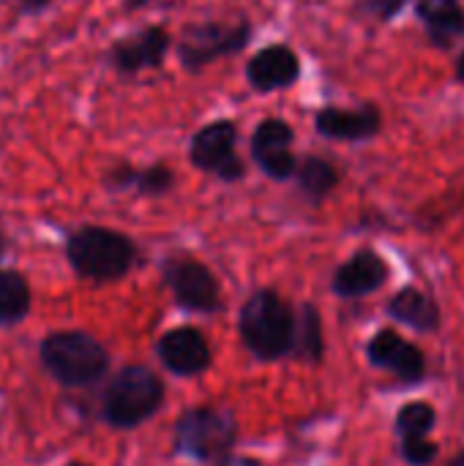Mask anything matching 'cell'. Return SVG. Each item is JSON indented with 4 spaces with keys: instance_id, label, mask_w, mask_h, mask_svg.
Masks as SVG:
<instances>
[{
    "instance_id": "cell-4",
    "label": "cell",
    "mask_w": 464,
    "mask_h": 466,
    "mask_svg": "<svg viewBox=\"0 0 464 466\" xmlns=\"http://www.w3.org/2000/svg\"><path fill=\"white\" fill-rule=\"evenodd\" d=\"M164 401L161 380L145 366H126L115 374L104 393V420L115 429H134L145 423Z\"/></svg>"
},
{
    "instance_id": "cell-2",
    "label": "cell",
    "mask_w": 464,
    "mask_h": 466,
    "mask_svg": "<svg viewBox=\"0 0 464 466\" xmlns=\"http://www.w3.org/2000/svg\"><path fill=\"white\" fill-rule=\"evenodd\" d=\"M44 369L66 388H85L107 371V350L88 333L63 330L41 341Z\"/></svg>"
},
{
    "instance_id": "cell-28",
    "label": "cell",
    "mask_w": 464,
    "mask_h": 466,
    "mask_svg": "<svg viewBox=\"0 0 464 466\" xmlns=\"http://www.w3.org/2000/svg\"><path fill=\"white\" fill-rule=\"evenodd\" d=\"M451 466H464V453H462V456H459V459H457V461H454V464H451Z\"/></svg>"
},
{
    "instance_id": "cell-12",
    "label": "cell",
    "mask_w": 464,
    "mask_h": 466,
    "mask_svg": "<svg viewBox=\"0 0 464 466\" xmlns=\"http://www.w3.org/2000/svg\"><path fill=\"white\" fill-rule=\"evenodd\" d=\"M435 410L424 401H413L407 407H402V412L397 415V431H399V445H402V456L416 466L429 464L438 456L435 442L429 440V431L435 429Z\"/></svg>"
},
{
    "instance_id": "cell-15",
    "label": "cell",
    "mask_w": 464,
    "mask_h": 466,
    "mask_svg": "<svg viewBox=\"0 0 464 466\" xmlns=\"http://www.w3.org/2000/svg\"><path fill=\"white\" fill-rule=\"evenodd\" d=\"M317 131L328 139L342 142H358L369 139L380 131V109L377 106H361V109H342V106H325L317 112Z\"/></svg>"
},
{
    "instance_id": "cell-14",
    "label": "cell",
    "mask_w": 464,
    "mask_h": 466,
    "mask_svg": "<svg viewBox=\"0 0 464 466\" xmlns=\"http://www.w3.org/2000/svg\"><path fill=\"white\" fill-rule=\"evenodd\" d=\"M388 279V265L377 251H358L353 254L334 276V292L339 298H364L380 289Z\"/></svg>"
},
{
    "instance_id": "cell-11",
    "label": "cell",
    "mask_w": 464,
    "mask_h": 466,
    "mask_svg": "<svg viewBox=\"0 0 464 466\" xmlns=\"http://www.w3.org/2000/svg\"><path fill=\"white\" fill-rule=\"evenodd\" d=\"M156 352H159V360L178 377H194L211 366V347L205 336L194 328L167 330L159 339Z\"/></svg>"
},
{
    "instance_id": "cell-25",
    "label": "cell",
    "mask_w": 464,
    "mask_h": 466,
    "mask_svg": "<svg viewBox=\"0 0 464 466\" xmlns=\"http://www.w3.org/2000/svg\"><path fill=\"white\" fill-rule=\"evenodd\" d=\"M19 3H22L25 8H30V11H36V8H44L49 0H19Z\"/></svg>"
},
{
    "instance_id": "cell-1",
    "label": "cell",
    "mask_w": 464,
    "mask_h": 466,
    "mask_svg": "<svg viewBox=\"0 0 464 466\" xmlns=\"http://www.w3.org/2000/svg\"><path fill=\"white\" fill-rule=\"evenodd\" d=\"M241 339L260 360H276L295 352L298 317L293 309L271 289H263L246 300L241 309Z\"/></svg>"
},
{
    "instance_id": "cell-22",
    "label": "cell",
    "mask_w": 464,
    "mask_h": 466,
    "mask_svg": "<svg viewBox=\"0 0 464 466\" xmlns=\"http://www.w3.org/2000/svg\"><path fill=\"white\" fill-rule=\"evenodd\" d=\"M172 183H175L172 169H167V167H161V164H159V167H148V169L137 172V177H134L137 191H139V194H148V197H159V194L170 191Z\"/></svg>"
},
{
    "instance_id": "cell-5",
    "label": "cell",
    "mask_w": 464,
    "mask_h": 466,
    "mask_svg": "<svg viewBox=\"0 0 464 466\" xmlns=\"http://www.w3.org/2000/svg\"><path fill=\"white\" fill-rule=\"evenodd\" d=\"M235 420L213 407L189 410L175 423V451L197 461L222 459L235 442Z\"/></svg>"
},
{
    "instance_id": "cell-26",
    "label": "cell",
    "mask_w": 464,
    "mask_h": 466,
    "mask_svg": "<svg viewBox=\"0 0 464 466\" xmlns=\"http://www.w3.org/2000/svg\"><path fill=\"white\" fill-rule=\"evenodd\" d=\"M150 0H126V8H142V5H148Z\"/></svg>"
},
{
    "instance_id": "cell-18",
    "label": "cell",
    "mask_w": 464,
    "mask_h": 466,
    "mask_svg": "<svg viewBox=\"0 0 464 466\" xmlns=\"http://www.w3.org/2000/svg\"><path fill=\"white\" fill-rule=\"evenodd\" d=\"M388 314L402 322V325H410L413 330H421V333H432L438 325H440V311L435 306V300L429 295H424L421 289H402L391 303H388Z\"/></svg>"
},
{
    "instance_id": "cell-24",
    "label": "cell",
    "mask_w": 464,
    "mask_h": 466,
    "mask_svg": "<svg viewBox=\"0 0 464 466\" xmlns=\"http://www.w3.org/2000/svg\"><path fill=\"white\" fill-rule=\"evenodd\" d=\"M219 466H260L254 459H243V456H232V459H224Z\"/></svg>"
},
{
    "instance_id": "cell-30",
    "label": "cell",
    "mask_w": 464,
    "mask_h": 466,
    "mask_svg": "<svg viewBox=\"0 0 464 466\" xmlns=\"http://www.w3.org/2000/svg\"><path fill=\"white\" fill-rule=\"evenodd\" d=\"M68 466H85V464H68Z\"/></svg>"
},
{
    "instance_id": "cell-17",
    "label": "cell",
    "mask_w": 464,
    "mask_h": 466,
    "mask_svg": "<svg viewBox=\"0 0 464 466\" xmlns=\"http://www.w3.org/2000/svg\"><path fill=\"white\" fill-rule=\"evenodd\" d=\"M418 16L435 46H451L464 33V8L459 0H418Z\"/></svg>"
},
{
    "instance_id": "cell-7",
    "label": "cell",
    "mask_w": 464,
    "mask_h": 466,
    "mask_svg": "<svg viewBox=\"0 0 464 466\" xmlns=\"http://www.w3.org/2000/svg\"><path fill=\"white\" fill-rule=\"evenodd\" d=\"M249 35H252V27H249L246 19L232 25V27H224V25H216V22L194 25V27H189L183 33L178 55H180V63L189 71H197V68L208 66L211 60H216L222 55H235L238 49H243Z\"/></svg>"
},
{
    "instance_id": "cell-20",
    "label": "cell",
    "mask_w": 464,
    "mask_h": 466,
    "mask_svg": "<svg viewBox=\"0 0 464 466\" xmlns=\"http://www.w3.org/2000/svg\"><path fill=\"white\" fill-rule=\"evenodd\" d=\"M295 177H298L301 191L309 194L312 199L328 197V194L336 188V183H339L336 167H334L331 161H325V158H306V161L298 167Z\"/></svg>"
},
{
    "instance_id": "cell-16",
    "label": "cell",
    "mask_w": 464,
    "mask_h": 466,
    "mask_svg": "<svg viewBox=\"0 0 464 466\" xmlns=\"http://www.w3.org/2000/svg\"><path fill=\"white\" fill-rule=\"evenodd\" d=\"M170 49V33L164 27H148L131 38H123L112 49V63L118 71L134 74L142 68H159Z\"/></svg>"
},
{
    "instance_id": "cell-3",
    "label": "cell",
    "mask_w": 464,
    "mask_h": 466,
    "mask_svg": "<svg viewBox=\"0 0 464 466\" xmlns=\"http://www.w3.org/2000/svg\"><path fill=\"white\" fill-rule=\"evenodd\" d=\"M66 254H68L71 268L79 276L93 279V281H112L129 273V268L134 265L137 248L120 232L85 227L68 238Z\"/></svg>"
},
{
    "instance_id": "cell-23",
    "label": "cell",
    "mask_w": 464,
    "mask_h": 466,
    "mask_svg": "<svg viewBox=\"0 0 464 466\" xmlns=\"http://www.w3.org/2000/svg\"><path fill=\"white\" fill-rule=\"evenodd\" d=\"M405 5H407V0H361V8H364L369 16H377V19H391V16H397Z\"/></svg>"
},
{
    "instance_id": "cell-19",
    "label": "cell",
    "mask_w": 464,
    "mask_h": 466,
    "mask_svg": "<svg viewBox=\"0 0 464 466\" xmlns=\"http://www.w3.org/2000/svg\"><path fill=\"white\" fill-rule=\"evenodd\" d=\"M30 311V287L14 270H0V325L19 322Z\"/></svg>"
},
{
    "instance_id": "cell-29",
    "label": "cell",
    "mask_w": 464,
    "mask_h": 466,
    "mask_svg": "<svg viewBox=\"0 0 464 466\" xmlns=\"http://www.w3.org/2000/svg\"><path fill=\"white\" fill-rule=\"evenodd\" d=\"M0 257H3V235H0Z\"/></svg>"
},
{
    "instance_id": "cell-6",
    "label": "cell",
    "mask_w": 464,
    "mask_h": 466,
    "mask_svg": "<svg viewBox=\"0 0 464 466\" xmlns=\"http://www.w3.org/2000/svg\"><path fill=\"white\" fill-rule=\"evenodd\" d=\"M235 139L238 128L232 120H216L202 126L191 139V164L222 180H241L246 169L235 153Z\"/></svg>"
},
{
    "instance_id": "cell-10",
    "label": "cell",
    "mask_w": 464,
    "mask_h": 466,
    "mask_svg": "<svg viewBox=\"0 0 464 466\" xmlns=\"http://www.w3.org/2000/svg\"><path fill=\"white\" fill-rule=\"evenodd\" d=\"M366 355H369V363L383 369V371H391L397 380L413 385V382H421L424 377V352L410 344L407 339H402L397 330H380L369 347H366Z\"/></svg>"
},
{
    "instance_id": "cell-27",
    "label": "cell",
    "mask_w": 464,
    "mask_h": 466,
    "mask_svg": "<svg viewBox=\"0 0 464 466\" xmlns=\"http://www.w3.org/2000/svg\"><path fill=\"white\" fill-rule=\"evenodd\" d=\"M457 76L464 82V52H462V57H459V63H457Z\"/></svg>"
},
{
    "instance_id": "cell-9",
    "label": "cell",
    "mask_w": 464,
    "mask_h": 466,
    "mask_svg": "<svg viewBox=\"0 0 464 466\" xmlns=\"http://www.w3.org/2000/svg\"><path fill=\"white\" fill-rule=\"evenodd\" d=\"M293 139H295L293 126L279 117H268L257 126L252 137V156L268 177L273 180L295 177L298 161L293 153Z\"/></svg>"
},
{
    "instance_id": "cell-21",
    "label": "cell",
    "mask_w": 464,
    "mask_h": 466,
    "mask_svg": "<svg viewBox=\"0 0 464 466\" xmlns=\"http://www.w3.org/2000/svg\"><path fill=\"white\" fill-rule=\"evenodd\" d=\"M295 352L306 360H317L323 352V336H320V317L312 306L301 309L298 317V339H295Z\"/></svg>"
},
{
    "instance_id": "cell-8",
    "label": "cell",
    "mask_w": 464,
    "mask_h": 466,
    "mask_svg": "<svg viewBox=\"0 0 464 466\" xmlns=\"http://www.w3.org/2000/svg\"><path fill=\"white\" fill-rule=\"evenodd\" d=\"M164 281L172 289L178 306H183L186 311L213 314L222 306L219 284H216L213 273L197 259H186V257L170 259L164 265Z\"/></svg>"
},
{
    "instance_id": "cell-13",
    "label": "cell",
    "mask_w": 464,
    "mask_h": 466,
    "mask_svg": "<svg viewBox=\"0 0 464 466\" xmlns=\"http://www.w3.org/2000/svg\"><path fill=\"white\" fill-rule=\"evenodd\" d=\"M298 76H301V60L284 44H273V46L260 49L246 66L249 85L263 90V93L290 87Z\"/></svg>"
}]
</instances>
